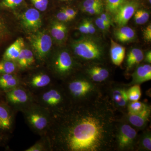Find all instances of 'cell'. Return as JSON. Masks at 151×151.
<instances>
[{"label":"cell","instance_id":"obj_1","mask_svg":"<svg viewBox=\"0 0 151 151\" xmlns=\"http://www.w3.org/2000/svg\"><path fill=\"white\" fill-rule=\"evenodd\" d=\"M52 116L46 135L51 151L116 150L119 119L103 92L90 100L71 103Z\"/></svg>","mask_w":151,"mask_h":151},{"label":"cell","instance_id":"obj_2","mask_svg":"<svg viewBox=\"0 0 151 151\" xmlns=\"http://www.w3.org/2000/svg\"><path fill=\"white\" fill-rule=\"evenodd\" d=\"M61 84L71 103L90 100L103 91L102 86L92 82L86 76L71 75Z\"/></svg>","mask_w":151,"mask_h":151},{"label":"cell","instance_id":"obj_3","mask_svg":"<svg viewBox=\"0 0 151 151\" xmlns=\"http://www.w3.org/2000/svg\"><path fill=\"white\" fill-rule=\"evenodd\" d=\"M34 95L35 103L45 108L52 116L63 111L71 104L62 84L57 82Z\"/></svg>","mask_w":151,"mask_h":151},{"label":"cell","instance_id":"obj_4","mask_svg":"<svg viewBox=\"0 0 151 151\" xmlns=\"http://www.w3.org/2000/svg\"><path fill=\"white\" fill-rule=\"evenodd\" d=\"M22 113L26 123L33 132L40 137L46 136L52 121V115L49 111L35 102Z\"/></svg>","mask_w":151,"mask_h":151},{"label":"cell","instance_id":"obj_5","mask_svg":"<svg viewBox=\"0 0 151 151\" xmlns=\"http://www.w3.org/2000/svg\"><path fill=\"white\" fill-rule=\"evenodd\" d=\"M137 130L122 117L118 119L115 132V147L119 151L136 150L138 139Z\"/></svg>","mask_w":151,"mask_h":151},{"label":"cell","instance_id":"obj_6","mask_svg":"<svg viewBox=\"0 0 151 151\" xmlns=\"http://www.w3.org/2000/svg\"><path fill=\"white\" fill-rule=\"evenodd\" d=\"M73 47L76 56L82 60L100 61L104 56V49L101 44L90 37H82L76 40Z\"/></svg>","mask_w":151,"mask_h":151},{"label":"cell","instance_id":"obj_7","mask_svg":"<svg viewBox=\"0 0 151 151\" xmlns=\"http://www.w3.org/2000/svg\"><path fill=\"white\" fill-rule=\"evenodd\" d=\"M3 92L5 102L16 113L35 102L34 94L22 85Z\"/></svg>","mask_w":151,"mask_h":151},{"label":"cell","instance_id":"obj_8","mask_svg":"<svg viewBox=\"0 0 151 151\" xmlns=\"http://www.w3.org/2000/svg\"><path fill=\"white\" fill-rule=\"evenodd\" d=\"M50 67L54 78L63 81L73 75L76 64L73 57L68 52L62 51L53 57Z\"/></svg>","mask_w":151,"mask_h":151},{"label":"cell","instance_id":"obj_9","mask_svg":"<svg viewBox=\"0 0 151 151\" xmlns=\"http://www.w3.org/2000/svg\"><path fill=\"white\" fill-rule=\"evenodd\" d=\"M129 86L123 84H115L104 85L102 86L104 94L108 102L116 111L122 113L127 111L129 100L127 94V90Z\"/></svg>","mask_w":151,"mask_h":151},{"label":"cell","instance_id":"obj_10","mask_svg":"<svg viewBox=\"0 0 151 151\" xmlns=\"http://www.w3.org/2000/svg\"><path fill=\"white\" fill-rule=\"evenodd\" d=\"M52 76L45 71H37L27 78H21L22 85L35 94L56 83Z\"/></svg>","mask_w":151,"mask_h":151},{"label":"cell","instance_id":"obj_11","mask_svg":"<svg viewBox=\"0 0 151 151\" xmlns=\"http://www.w3.org/2000/svg\"><path fill=\"white\" fill-rule=\"evenodd\" d=\"M29 39L36 59L40 62L46 60L52 45L51 37L45 33L39 32L30 36Z\"/></svg>","mask_w":151,"mask_h":151},{"label":"cell","instance_id":"obj_12","mask_svg":"<svg viewBox=\"0 0 151 151\" xmlns=\"http://www.w3.org/2000/svg\"><path fill=\"white\" fill-rule=\"evenodd\" d=\"M16 113L4 101H0V131L10 135L14 129Z\"/></svg>","mask_w":151,"mask_h":151},{"label":"cell","instance_id":"obj_13","mask_svg":"<svg viewBox=\"0 0 151 151\" xmlns=\"http://www.w3.org/2000/svg\"><path fill=\"white\" fill-rule=\"evenodd\" d=\"M139 3L135 1H127L114 14V22L119 27L124 26L137 10Z\"/></svg>","mask_w":151,"mask_h":151},{"label":"cell","instance_id":"obj_14","mask_svg":"<svg viewBox=\"0 0 151 151\" xmlns=\"http://www.w3.org/2000/svg\"><path fill=\"white\" fill-rule=\"evenodd\" d=\"M151 106L140 113L131 114L125 113L123 116L125 120L136 129L144 130L147 126L151 117Z\"/></svg>","mask_w":151,"mask_h":151},{"label":"cell","instance_id":"obj_15","mask_svg":"<svg viewBox=\"0 0 151 151\" xmlns=\"http://www.w3.org/2000/svg\"><path fill=\"white\" fill-rule=\"evenodd\" d=\"M85 75L95 84L103 86L109 78L110 72L108 68L98 65H91L85 69Z\"/></svg>","mask_w":151,"mask_h":151},{"label":"cell","instance_id":"obj_16","mask_svg":"<svg viewBox=\"0 0 151 151\" xmlns=\"http://www.w3.org/2000/svg\"><path fill=\"white\" fill-rule=\"evenodd\" d=\"M22 20L24 27L31 31H36L41 26L40 14L36 9H29L25 12L22 15Z\"/></svg>","mask_w":151,"mask_h":151},{"label":"cell","instance_id":"obj_17","mask_svg":"<svg viewBox=\"0 0 151 151\" xmlns=\"http://www.w3.org/2000/svg\"><path fill=\"white\" fill-rule=\"evenodd\" d=\"M151 66L150 64L139 65L132 75V81L129 86L140 84L151 80Z\"/></svg>","mask_w":151,"mask_h":151},{"label":"cell","instance_id":"obj_18","mask_svg":"<svg viewBox=\"0 0 151 151\" xmlns=\"http://www.w3.org/2000/svg\"><path fill=\"white\" fill-rule=\"evenodd\" d=\"M22 85L21 78L15 73L0 75V89L3 92Z\"/></svg>","mask_w":151,"mask_h":151},{"label":"cell","instance_id":"obj_19","mask_svg":"<svg viewBox=\"0 0 151 151\" xmlns=\"http://www.w3.org/2000/svg\"><path fill=\"white\" fill-rule=\"evenodd\" d=\"M125 47L111 39L110 55L113 64L117 66L122 65L125 58Z\"/></svg>","mask_w":151,"mask_h":151},{"label":"cell","instance_id":"obj_20","mask_svg":"<svg viewBox=\"0 0 151 151\" xmlns=\"http://www.w3.org/2000/svg\"><path fill=\"white\" fill-rule=\"evenodd\" d=\"M24 45V40L22 38L18 39L7 49L3 56V60L16 62Z\"/></svg>","mask_w":151,"mask_h":151},{"label":"cell","instance_id":"obj_21","mask_svg":"<svg viewBox=\"0 0 151 151\" xmlns=\"http://www.w3.org/2000/svg\"><path fill=\"white\" fill-rule=\"evenodd\" d=\"M114 36L116 39L122 42H129L136 38V33L129 27H121L114 30Z\"/></svg>","mask_w":151,"mask_h":151},{"label":"cell","instance_id":"obj_22","mask_svg":"<svg viewBox=\"0 0 151 151\" xmlns=\"http://www.w3.org/2000/svg\"><path fill=\"white\" fill-rule=\"evenodd\" d=\"M144 54L140 49L133 48L127 54V67L128 70H131L138 65L144 60Z\"/></svg>","mask_w":151,"mask_h":151},{"label":"cell","instance_id":"obj_23","mask_svg":"<svg viewBox=\"0 0 151 151\" xmlns=\"http://www.w3.org/2000/svg\"><path fill=\"white\" fill-rule=\"evenodd\" d=\"M151 150V133L150 130H145L139 137H138L136 150Z\"/></svg>","mask_w":151,"mask_h":151},{"label":"cell","instance_id":"obj_24","mask_svg":"<svg viewBox=\"0 0 151 151\" xmlns=\"http://www.w3.org/2000/svg\"><path fill=\"white\" fill-rule=\"evenodd\" d=\"M67 32V27L64 24L56 22L51 29V35L58 41H62L65 39Z\"/></svg>","mask_w":151,"mask_h":151},{"label":"cell","instance_id":"obj_25","mask_svg":"<svg viewBox=\"0 0 151 151\" xmlns=\"http://www.w3.org/2000/svg\"><path fill=\"white\" fill-rule=\"evenodd\" d=\"M40 137V139L24 151H51L50 142L47 136H42Z\"/></svg>","mask_w":151,"mask_h":151},{"label":"cell","instance_id":"obj_26","mask_svg":"<svg viewBox=\"0 0 151 151\" xmlns=\"http://www.w3.org/2000/svg\"><path fill=\"white\" fill-rule=\"evenodd\" d=\"M17 65L15 61L3 60L0 61V75L15 73Z\"/></svg>","mask_w":151,"mask_h":151},{"label":"cell","instance_id":"obj_27","mask_svg":"<svg viewBox=\"0 0 151 151\" xmlns=\"http://www.w3.org/2000/svg\"><path fill=\"white\" fill-rule=\"evenodd\" d=\"M150 106L148 104L140 101H129L127 106V113L135 114L145 110Z\"/></svg>","mask_w":151,"mask_h":151},{"label":"cell","instance_id":"obj_28","mask_svg":"<svg viewBox=\"0 0 151 151\" xmlns=\"http://www.w3.org/2000/svg\"><path fill=\"white\" fill-rule=\"evenodd\" d=\"M127 94L129 101H138L142 96L139 84H134L129 86L127 90Z\"/></svg>","mask_w":151,"mask_h":151},{"label":"cell","instance_id":"obj_29","mask_svg":"<svg viewBox=\"0 0 151 151\" xmlns=\"http://www.w3.org/2000/svg\"><path fill=\"white\" fill-rule=\"evenodd\" d=\"M134 15L135 22L138 24L146 23L150 18L148 12L144 9L137 10Z\"/></svg>","mask_w":151,"mask_h":151},{"label":"cell","instance_id":"obj_30","mask_svg":"<svg viewBox=\"0 0 151 151\" xmlns=\"http://www.w3.org/2000/svg\"><path fill=\"white\" fill-rule=\"evenodd\" d=\"M127 0H107L106 9L111 14H115L117 11Z\"/></svg>","mask_w":151,"mask_h":151},{"label":"cell","instance_id":"obj_31","mask_svg":"<svg viewBox=\"0 0 151 151\" xmlns=\"http://www.w3.org/2000/svg\"><path fill=\"white\" fill-rule=\"evenodd\" d=\"M24 52L25 59L27 69H28L34 65L35 63V58L31 50L29 49H24Z\"/></svg>","mask_w":151,"mask_h":151},{"label":"cell","instance_id":"obj_32","mask_svg":"<svg viewBox=\"0 0 151 151\" xmlns=\"http://www.w3.org/2000/svg\"><path fill=\"white\" fill-rule=\"evenodd\" d=\"M36 8L43 12L46 9L48 4V0H30Z\"/></svg>","mask_w":151,"mask_h":151},{"label":"cell","instance_id":"obj_33","mask_svg":"<svg viewBox=\"0 0 151 151\" xmlns=\"http://www.w3.org/2000/svg\"><path fill=\"white\" fill-rule=\"evenodd\" d=\"M97 6H103L102 0H85L83 3L82 9L88 8Z\"/></svg>","mask_w":151,"mask_h":151},{"label":"cell","instance_id":"obj_34","mask_svg":"<svg viewBox=\"0 0 151 151\" xmlns=\"http://www.w3.org/2000/svg\"><path fill=\"white\" fill-rule=\"evenodd\" d=\"M83 12L90 14H101L103 11V6H97L88 8L82 9Z\"/></svg>","mask_w":151,"mask_h":151},{"label":"cell","instance_id":"obj_35","mask_svg":"<svg viewBox=\"0 0 151 151\" xmlns=\"http://www.w3.org/2000/svg\"><path fill=\"white\" fill-rule=\"evenodd\" d=\"M23 0H4L3 4L6 7L14 8L19 5Z\"/></svg>","mask_w":151,"mask_h":151},{"label":"cell","instance_id":"obj_36","mask_svg":"<svg viewBox=\"0 0 151 151\" xmlns=\"http://www.w3.org/2000/svg\"><path fill=\"white\" fill-rule=\"evenodd\" d=\"M95 22L97 27L102 30L106 31L110 28V27L101 19L100 17L95 20Z\"/></svg>","mask_w":151,"mask_h":151},{"label":"cell","instance_id":"obj_37","mask_svg":"<svg viewBox=\"0 0 151 151\" xmlns=\"http://www.w3.org/2000/svg\"><path fill=\"white\" fill-rule=\"evenodd\" d=\"M143 37L146 41L150 42L151 41V25L147 27L143 30Z\"/></svg>","mask_w":151,"mask_h":151},{"label":"cell","instance_id":"obj_38","mask_svg":"<svg viewBox=\"0 0 151 151\" xmlns=\"http://www.w3.org/2000/svg\"><path fill=\"white\" fill-rule=\"evenodd\" d=\"M57 18L59 21L62 22H68L72 19L68 16L63 11L61 10L57 14Z\"/></svg>","mask_w":151,"mask_h":151},{"label":"cell","instance_id":"obj_39","mask_svg":"<svg viewBox=\"0 0 151 151\" xmlns=\"http://www.w3.org/2000/svg\"><path fill=\"white\" fill-rule=\"evenodd\" d=\"M61 10L64 12L66 14L73 19L76 16L77 12L76 11L74 10L73 9L69 8H63Z\"/></svg>","mask_w":151,"mask_h":151},{"label":"cell","instance_id":"obj_40","mask_svg":"<svg viewBox=\"0 0 151 151\" xmlns=\"http://www.w3.org/2000/svg\"><path fill=\"white\" fill-rule=\"evenodd\" d=\"M85 21L87 26V29H88L89 34L91 35L94 34L96 32V29L93 23L91 21L88 19H85Z\"/></svg>","mask_w":151,"mask_h":151},{"label":"cell","instance_id":"obj_41","mask_svg":"<svg viewBox=\"0 0 151 151\" xmlns=\"http://www.w3.org/2000/svg\"><path fill=\"white\" fill-rule=\"evenodd\" d=\"M100 17L108 27H110L111 25H112V20L111 17L108 14H102Z\"/></svg>","mask_w":151,"mask_h":151},{"label":"cell","instance_id":"obj_42","mask_svg":"<svg viewBox=\"0 0 151 151\" xmlns=\"http://www.w3.org/2000/svg\"><path fill=\"white\" fill-rule=\"evenodd\" d=\"M78 29L79 31L82 33L84 34H89L88 32V29H87V26H86V22L85 19L78 26Z\"/></svg>","mask_w":151,"mask_h":151},{"label":"cell","instance_id":"obj_43","mask_svg":"<svg viewBox=\"0 0 151 151\" xmlns=\"http://www.w3.org/2000/svg\"><path fill=\"white\" fill-rule=\"evenodd\" d=\"M10 135L6 134L0 131V146L4 145L7 142Z\"/></svg>","mask_w":151,"mask_h":151},{"label":"cell","instance_id":"obj_44","mask_svg":"<svg viewBox=\"0 0 151 151\" xmlns=\"http://www.w3.org/2000/svg\"><path fill=\"white\" fill-rule=\"evenodd\" d=\"M144 59H145V62L147 64H151V50L147 52L145 55L144 56Z\"/></svg>","mask_w":151,"mask_h":151},{"label":"cell","instance_id":"obj_45","mask_svg":"<svg viewBox=\"0 0 151 151\" xmlns=\"http://www.w3.org/2000/svg\"><path fill=\"white\" fill-rule=\"evenodd\" d=\"M2 91L1 90V89H0V96H1V94H2Z\"/></svg>","mask_w":151,"mask_h":151},{"label":"cell","instance_id":"obj_46","mask_svg":"<svg viewBox=\"0 0 151 151\" xmlns=\"http://www.w3.org/2000/svg\"><path fill=\"white\" fill-rule=\"evenodd\" d=\"M149 3H150V4H151V0H149Z\"/></svg>","mask_w":151,"mask_h":151}]
</instances>
